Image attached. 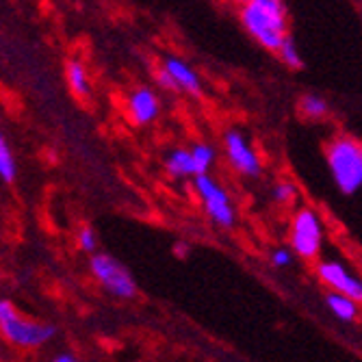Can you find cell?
I'll return each instance as SVG.
<instances>
[{"label": "cell", "instance_id": "cell-1", "mask_svg": "<svg viewBox=\"0 0 362 362\" xmlns=\"http://www.w3.org/2000/svg\"><path fill=\"white\" fill-rule=\"evenodd\" d=\"M241 24L250 35L272 52L288 37V18L282 0H252L241 7Z\"/></svg>", "mask_w": 362, "mask_h": 362}, {"label": "cell", "instance_id": "cell-2", "mask_svg": "<svg viewBox=\"0 0 362 362\" xmlns=\"http://www.w3.org/2000/svg\"><path fill=\"white\" fill-rule=\"evenodd\" d=\"M325 163L341 193L362 189V144L349 135H337L325 146Z\"/></svg>", "mask_w": 362, "mask_h": 362}, {"label": "cell", "instance_id": "cell-3", "mask_svg": "<svg viewBox=\"0 0 362 362\" xmlns=\"http://www.w3.org/2000/svg\"><path fill=\"white\" fill-rule=\"evenodd\" d=\"M0 334L18 349H40L54 339L57 327L20 315L9 300H3L0 302Z\"/></svg>", "mask_w": 362, "mask_h": 362}, {"label": "cell", "instance_id": "cell-4", "mask_svg": "<svg viewBox=\"0 0 362 362\" xmlns=\"http://www.w3.org/2000/svg\"><path fill=\"white\" fill-rule=\"evenodd\" d=\"M291 252L304 260H315L323 247V221L319 213L310 206L295 211L288 223Z\"/></svg>", "mask_w": 362, "mask_h": 362}, {"label": "cell", "instance_id": "cell-5", "mask_svg": "<svg viewBox=\"0 0 362 362\" xmlns=\"http://www.w3.org/2000/svg\"><path fill=\"white\" fill-rule=\"evenodd\" d=\"M89 269L95 282L100 284L109 295L117 300H135L137 298V282L117 258L111 254H93L89 260Z\"/></svg>", "mask_w": 362, "mask_h": 362}, {"label": "cell", "instance_id": "cell-6", "mask_svg": "<svg viewBox=\"0 0 362 362\" xmlns=\"http://www.w3.org/2000/svg\"><path fill=\"white\" fill-rule=\"evenodd\" d=\"M193 189L197 193V200H200L204 213L209 215V219L213 223H217L221 228L235 226V221H237L235 204L223 185H219L211 174H204V176L193 178Z\"/></svg>", "mask_w": 362, "mask_h": 362}, {"label": "cell", "instance_id": "cell-7", "mask_svg": "<svg viewBox=\"0 0 362 362\" xmlns=\"http://www.w3.org/2000/svg\"><path fill=\"white\" fill-rule=\"evenodd\" d=\"M317 278L330 293L347 295V298L362 304V278L356 276L354 272H349L341 260H332V258L319 260Z\"/></svg>", "mask_w": 362, "mask_h": 362}, {"label": "cell", "instance_id": "cell-8", "mask_svg": "<svg viewBox=\"0 0 362 362\" xmlns=\"http://www.w3.org/2000/svg\"><path fill=\"white\" fill-rule=\"evenodd\" d=\"M223 150L226 158L233 165L235 172H239L245 178H258L262 174V163L252 144L245 139L243 133L239 130H228L223 135Z\"/></svg>", "mask_w": 362, "mask_h": 362}, {"label": "cell", "instance_id": "cell-9", "mask_svg": "<svg viewBox=\"0 0 362 362\" xmlns=\"http://www.w3.org/2000/svg\"><path fill=\"white\" fill-rule=\"evenodd\" d=\"M126 111H128V117H130V122H133V124L148 126L160 113L158 95L150 87H137L135 91H130V95H128Z\"/></svg>", "mask_w": 362, "mask_h": 362}, {"label": "cell", "instance_id": "cell-10", "mask_svg": "<svg viewBox=\"0 0 362 362\" xmlns=\"http://www.w3.org/2000/svg\"><path fill=\"white\" fill-rule=\"evenodd\" d=\"M163 68L168 70V74L174 78V83L178 85V91L191 93V95H200L202 93V83L200 76L195 74V70L189 63H185L178 57H168L163 61Z\"/></svg>", "mask_w": 362, "mask_h": 362}, {"label": "cell", "instance_id": "cell-11", "mask_svg": "<svg viewBox=\"0 0 362 362\" xmlns=\"http://www.w3.org/2000/svg\"><path fill=\"white\" fill-rule=\"evenodd\" d=\"M165 172L174 178H197L191 148H174L165 156Z\"/></svg>", "mask_w": 362, "mask_h": 362}, {"label": "cell", "instance_id": "cell-12", "mask_svg": "<svg viewBox=\"0 0 362 362\" xmlns=\"http://www.w3.org/2000/svg\"><path fill=\"white\" fill-rule=\"evenodd\" d=\"M325 306L330 310L337 319L345 321V323H351L358 319L360 315V304L347 295H341V293H327L325 295Z\"/></svg>", "mask_w": 362, "mask_h": 362}, {"label": "cell", "instance_id": "cell-13", "mask_svg": "<svg viewBox=\"0 0 362 362\" xmlns=\"http://www.w3.org/2000/svg\"><path fill=\"white\" fill-rule=\"evenodd\" d=\"M65 78H68V85H70L74 95H78V98H87L89 95L91 83H89L87 68L81 61H70L68 63V68H65Z\"/></svg>", "mask_w": 362, "mask_h": 362}, {"label": "cell", "instance_id": "cell-14", "mask_svg": "<svg viewBox=\"0 0 362 362\" xmlns=\"http://www.w3.org/2000/svg\"><path fill=\"white\" fill-rule=\"evenodd\" d=\"M18 178V163L16 154L5 137H0V180L5 185H13Z\"/></svg>", "mask_w": 362, "mask_h": 362}, {"label": "cell", "instance_id": "cell-15", "mask_svg": "<svg viewBox=\"0 0 362 362\" xmlns=\"http://www.w3.org/2000/svg\"><path fill=\"white\" fill-rule=\"evenodd\" d=\"M300 113L306 119L319 122V119H323L327 113H330V107H327V103L323 100L321 95L306 93V95H302V100H300Z\"/></svg>", "mask_w": 362, "mask_h": 362}, {"label": "cell", "instance_id": "cell-16", "mask_svg": "<svg viewBox=\"0 0 362 362\" xmlns=\"http://www.w3.org/2000/svg\"><path fill=\"white\" fill-rule=\"evenodd\" d=\"M191 154H193L195 168H197V176L209 174L211 168L215 165L217 152H215V148L209 146V144H195V146H191Z\"/></svg>", "mask_w": 362, "mask_h": 362}, {"label": "cell", "instance_id": "cell-17", "mask_svg": "<svg viewBox=\"0 0 362 362\" xmlns=\"http://www.w3.org/2000/svg\"><path fill=\"white\" fill-rule=\"evenodd\" d=\"M278 54H280V59H282V63L286 65V68H291V70H302L304 61H302V54L298 50V44H295V40L291 35L284 40V44L280 46Z\"/></svg>", "mask_w": 362, "mask_h": 362}, {"label": "cell", "instance_id": "cell-18", "mask_svg": "<svg viewBox=\"0 0 362 362\" xmlns=\"http://www.w3.org/2000/svg\"><path fill=\"white\" fill-rule=\"evenodd\" d=\"M272 197L278 204L288 206V204H293L295 200H298V187H295V182H291V180H280V182L274 185Z\"/></svg>", "mask_w": 362, "mask_h": 362}, {"label": "cell", "instance_id": "cell-19", "mask_svg": "<svg viewBox=\"0 0 362 362\" xmlns=\"http://www.w3.org/2000/svg\"><path fill=\"white\" fill-rule=\"evenodd\" d=\"M76 243H78V247L83 250V252H87V254H98L95 250H98V237H95V233H93V228L91 226H81L78 228V233H76Z\"/></svg>", "mask_w": 362, "mask_h": 362}, {"label": "cell", "instance_id": "cell-20", "mask_svg": "<svg viewBox=\"0 0 362 362\" xmlns=\"http://www.w3.org/2000/svg\"><path fill=\"white\" fill-rule=\"evenodd\" d=\"M269 260H272V265H274V267L284 269V267H288L291 262H293V254H291V250H286V247H278V250L272 252Z\"/></svg>", "mask_w": 362, "mask_h": 362}, {"label": "cell", "instance_id": "cell-21", "mask_svg": "<svg viewBox=\"0 0 362 362\" xmlns=\"http://www.w3.org/2000/svg\"><path fill=\"white\" fill-rule=\"evenodd\" d=\"M156 83H158L163 89H168V91H178V85L174 83V78L168 74L165 68H160V70L156 72Z\"/></svg>", "mask_w": 362, "mask_h": 362}, {"label": "cell", "instance_id": "cell-22", "mask_svg": "<svg viewBox=\"0 0 362 362\" xmlns=\"http://www.w3.org/2000/svg\"><path fill=\"white\" fill-rule=\"evenodd\" d=\"M50 362H78L72 354H59V356H54Z\"/></svg>", "mask_w": 362, "mask_h": 362}, {"label": "cell", "instance_id": "cell-23", "mask_svg": "<svg viewBox=\"0 0 362 362\" xmlns=\"http://www.w3.org/2000/svg\"><path fill=\"white\" fill-rule=\"evenodd\" d=\"M237 3H239V5L243 7V5H247V3H252V0H237Z\"/></svg>", "mask_w": 362, "mask_h": 362}]
</instances>
